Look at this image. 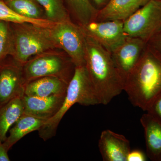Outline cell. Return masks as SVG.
I'll return each mask as SVG.
<instances>
[{
  "label": "cell",
  "mask_w": 161,
  "mask_h": 161,
  "mask_svg": "<svg viewBox=\"0 0 161 161\" xmlns=\"http://www.w3.org/2000/svg\"><path fill=\"white\" fill-rule=\"evenodd\" d=\"M84 33L85 66L98 94L100 104L107 105L124 91V82L115 67L111 53Z\"/></svg>",
  "instance_id": "cell-1"
},
{
  "label": "cell",
  "mask_w": 161,
  "mask_h": 161,
  "mask_svg": "<svg viewBox=\"0 0 161 161\" xmlns=\"http://www.w3.org/2000/svg\"><path fill=\"white\" fill-rule=\"evenodd\" d=\"M124 91L134 106L147 111L161 94V59L147 45L140 60L127 77Z\"/></svg>",
  "instance_id": "cell-2"
},
{
  "label": "cell",
  "mask_w": 161,
  "mask_h": 161,
  "mask_svg": "<svg viewBox=\"0 0 161 161\" xmlns=\"http://www.w3.org/2000/svg\"><path fill=\"white\" fill-rule=\"evenodd\" d=\"M76 103L84 106L100 104L98 94L85 66L75 67V73L69 83L65 98L60 110L38 131L40 138L46 141L54 137L64 116Z\"/></svg>",
  "instance_id": "cell-3"
},
{
  "label": "cell",
  "mask_w": 161,
  "mask_h": 161,
  "mask_svg": "<svg viewBox=\"0 0 161 161\" xmlns=\"http://www.w3.org/2000/svg\"><path fill=\"white\" fill-rule=\"evenodd\" d=\"M12 31V58L23 65L32 56L57 48L49 28L30 23H10Z\"/></svg>",
  "instance_id": "cell-4"
},
{
  "label": "cell",
  "mask_w": 161,
  "mask_h": 161,
  "mask_svg": "<svg viewBox=\"0 0 161 161\" xmlns=\"http://www.w3.org/2000/svg\"><path fill=\"white\" fill-rule=\"evenodd\" d=\"M43 52L29 59L23 66L24 86L31 80L47 76H54L69 83L75 66L69 56L55 51Z\"/></svg>",
  "instance_id": "cell-5"
},
{
  "label": "cell",
  "mask_w": 161,
  "mask_h": 161,
  "mask_svg": "<svg viewBox=\"0 0 161 161\" xmlns=\"http://www.w3.org/2000/svg\"><path fill=\"white\" fill-rule=\"evenodd\" d=\"M49 30L57 48L65 52L75 66H85V41L81 26L70 19L54 23Z\"/></svg>",
  "instance_id": "cell-6"
},
{
  "label": "cell",
  "mask_w": 161,
  "mask_h": 161,
  "mask_svg": "<svg viewBox=\"0 0 161 161\" xmlns=\"http://www.w3.org/2000/svg\"><path fill=\"white\" fill-rule=\"evenodd\" d=\"M127 36L147 42L161 31V0H150L124 22Z\"/></svg>",
  "instance_id": "cell-7"
},
{
  "label": "cell",
  "mask_w": 161,
  "mask_h": 161,
  "mask_svg": "<svg viewBox=\"0 0 161 161\" xmlns=\"http://www.w3.org/2000/svg\"><path fill=\"white\" fill-rule=\"evenodd\" d=\"M80 26L86 35L111 53L128 37L124 30V22L118 20H94Z\"/></svg>",
  "instance_id": "cell-8"
},
{
  "label": "cell",
  "mask_w": 161,
  "mask_h": 161,
  "mask_svg": "<svg viewBox=\"0 0 161 161\" xmlns=\"http://www.w3.org/2000/svg\"><path fill=\"white\" fill-rule=\"evenodd\" d=\"M23 66L12 57L0 61V107L24 94Z\"/></svg>",
  "instance_id": "cell-9"
},
{
  "label": "cell",
  "mask_w": 161,
  "mask_h": 161,
  "mask_svg": "<svg viewBox=\"0 0 161 161\" xmlns=\"http://www.w3.org/2000/svg\"><path fill=\"white\" fill-rule=\"evenodd\" d=\"M147 46L146 41L128 36L123 43L111 53L115 67L124 83L138 63Z\"/></svg>",
  "instance_id": "cell-10"
},
{
  "label": "cell",
  "mask_w": 161,
  "mask_h": 161,
  "mask_svg": "<svg viewBox=\"0 0 161 161\" xmlns=\"http://www.w3.org/2000/svg\"><path fill=\"white\" fill-rule=\"evenodd\" d=\"M98 148L104 161H127L131 151L130 141L123 135L109 130L102 132Z\"/></svg>",
  "instance_id": "cell-11"
},
{
  "label": "cell",
  "mask_w": 161,
  "mask_h": 161,
  "mask_svg": "<svg viewBox=\"0 0 161 161\" xmlns=\"http://www.w3.org/2000/svg\"><path fill=\"white\" fill-rule=\"evenodd\" d=\"M65 95L36 97L23 95L24 113L48 120L59 111Z\"/></svg>",
  "instance_id": "cell-12"
},
{
  "label": "cell",
  "mask_w": 161,
  "mask_h": 161,
  "mask_svg": "<svg viewBox=\"0 0 161 161\" xmlns=\"http://www.w3.org/2000/svg\"><path fill=\"white\" fill-rule=\"evenodd\" d=\"M150 0H110L98 11L96 21L118 20L124 22Z\"/></svg>",
  "instance_id": "cell-13"
},
{
  "label": "cell",
  "mask_w": 161,
  "mask_h": 161,
  "mask_svg": "<svg viewBox=\"0 0 161 161\" xmlns=\"http://www.w3.org/2000/svg\"><path fill=\"white\" fill-rule=\"evenodd\" d=\"M68 84L63 79L58 77H42L26 83L24 86V95L41 97L65 95Z\"/></svg>",
  "instance_id": "cell-14"
},
{
  "label": "cell",
  "mask_w": 161,
  "mask_h": 161,
  "mask_svg": "<svg viewBox=\"0 0 161 161\" xmlns=\"http://www.w3.org/2000/svg\"><path fill=\"white\" fill-rule=\"evenodd\" d=\"M140 121L145 133L147 156L152 161H161V121L148 113Z\"/></svg>",
  "instance_id": "cell-15"
},
{
  "label": "cell",
  "mask_w": 161,
  "mask_h": 161,
  "mask_svg": "<svg viewBox=\"0 0 161 161\" xmlns=\"http://www.w3.org/2000/svg\"><path fill=\"white\" fill-rule=\"evenodd\" d=\"M47 121V119L23 113L13 127L9 130V136L3 143L9 150L24 136L34 131H38Z\"/></svg>",
  "instance_id": "cell-16"
},
{
  "label": "cell",
  "mask_w": 161,
  "mask_h": 161,
  "mask_svg": "<svg viewBox=\"0 0 161 161\" xmlns=\"http://www.w3.org/2000/svg\"><path fill=\"white\" fill-rule=\"evenodd\" d=\"M19 95L0 107V141L5 142L7 132L24 113L23 97Z\"/></svg>",
  "instance_id": "cell-17"
},
{
  "label": "cell",
  "mask_w": 161,
  "mask_h": 161,
  "mask_svg": "<svg viewBox=\"0 0 161 161\" xmlns=\"http://www.w3.org/2000/svg\"><path fill=\"white\" fill-rule=\"evenodd\" d=\"M65 2L80 26L96 20L98 11L90 0H65Z\"/></svg>",
  "instance_id": "cell-18"
},
{
  "label": "cell",
  "mask_w": 161,
  "mask_h": 161,
  "mask_svg": "<svg viewBox=\"0 0 161 161\" xmlns=\"http://www.w3.org/2000/svg\"><path fill=\"white\" fill-rule=\"evenodd\" d=\"M6 5L18 14L30 18L39 19L43 18V12L36 0H4Z\"/></svg>",
  "instance_id": "cell-19"
},
{
  "label": "cell",
  "mask_w": 161,
  "mask_h": 161,
  "mask_svg": "<svg viewBox=\"0 0 161 161\" xmlns=\"http://www.w3.org/2000/svg\"><path fill=\"white\" fill-rule=\"evenodd\" d=\"M36 1L44 9L47 19L55 23L70 19L60 0Z\"/></svg>",
  "instance_id": "cell-20"
},
{
  "label": "cell",
  "mask_w": 161,
  "mask_h": 161,
  "mask_svg": "<svg viewBox=\"0 0 161 161\" xmlns=\"http://www.w3.org/2000/svg\"><path fill=\"white\" fill-rule=\"evenodd\" d=\"M13 45L10 23L0 20V61L11 54Z\"/></svg>",
  "instance_id": "cell-21"
},
{
  "label": "cell",
  "mask_w": 161,
  "mask_h": 161,
  "mask_svg": "<svg viewBox=\"0 0 161 161\" xmlns=\"http://www.w3.org/2000/svg\"><path fill=\"white\" fill-rule=\"evenodd\" d=\"M0 20L10 23H30L36 25H41V19H35L22 16L13 11L9 8L4 1H0Z\"/></svg>",
  "instance_id": "cell-22"
},
{
  "label": "cell",
  "mask_w": 161,
  "mask_h": 161,
  "mask_svg": "<svg viewBox=\"0 0 161 161\" xmlns=\"http://www.w3.org/2000/svg\"><path fill=\"white\" fill-rule=\"evenodd\" d=\"M148 47L161 59V31L147 42Z\"/></svg>",
  "instance_id": "cell-23"
},
{
  "label": "cell",
  "mask_w": 161,
  "mask_h": 161,
  "mask_svg": "<svg viewBox=\"0 0 161 161\" xmlns=\"http://www.w3.org/2000/svg\"><path fill=\"white\" fill-rule=\"evenodd\" d=\"M146 112L161 121V94L156 98Z\"/></svg>",
  "instance_id": "cell-24"
},
{
  "label": "cell",
  "mask_w": 161,
  "mask_h": 161,
  "mask_svg": "<svg viewBox=\"0 0 161 161\" xmlns=\"http://www.w3.org/2000/svg\"><path fill=\"white\" fill-rule=\"evenodd\" d=\"M147 161V157L145 153L141 150H131L127 156V161Z\"/></svg>",
  "instance_id": "cell-25"
},
{
  "label": "cell",
  "mask_w": 161,
  "mask_h": 161,
  "mask_svg": "<svg viewBox=\"0 0 161 161\" xmlns=\"http://www.w3.org/2000/svg\"><path fill=\"white\" fill-rule=\"evenodd\" d=\"M9 150L5 147L3 142L0 141V161H10L8 152Z\"/></svg>",
  "instance_id": "cell-26"
},
{
  "label": "cell",
  "mask_w": 161,
  "mask_h": 161,
  "mask_svg": "<svg viewBox=\"0 0 161 161\" xmlns=\"http://www.w3.org/2000/svg\"><path fill=\"white\" fill-rule=\"evenodd\" d=\"M95 3L98 6H101L106 3L107 0H94Z\"/></svg>",
  "instance_id": "cell-27"
},
{
  "label": "cell",
  "mask_w": 161,
  "mask_h": 161,
  "mask_svg": "<svg viewBox=\"0 0 161 161\" xmlns=\"http://www.w3.org/2000/svg\"><path fill=\"white\" fill-rule=\"evenodd\" d=\"M0 1H4V0H0Z\"/></svg>",
  "instance_id": "cell-28"
}]
</instances>
